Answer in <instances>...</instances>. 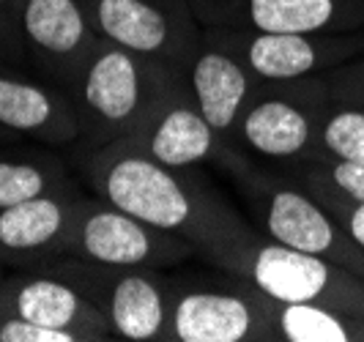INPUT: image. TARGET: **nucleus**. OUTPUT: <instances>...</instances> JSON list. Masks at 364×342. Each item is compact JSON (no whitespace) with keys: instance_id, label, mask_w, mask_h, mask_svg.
Listing matches in <instances>:
<instances>
[{"instance_id":"obj_1","label":"nucleus","mask_w":364,"mask_h":342,"mask_svg":"<svg viewBox=\"0 0 364 342\" xmlns=\"http://www.w3.org/2000/svg\"><path fill=\"white\" fill-rule=\"evenodd\" d=\"M93 195L146 219L162 230L189 238L198 257L225 269L257 228L238 214L214 183L195 170L156 162L129 140H115L96 151L72 156Z\"/></svg>"},{"instance_id":"obj_16","label":"nucleus","mask_w":364,"mask_h":342,"mask_svg":"<svg viewBox=\"0 0 364 342\" xmlns=\"http://www.w3.org/2000/svg\"><path fill=\"white\" fill-rule=\"evenodd\" d=\"M0 312L80 334L82 342L115 340L112 326L88 296L47 271H14L0 282Z\"/></svg>"},{"instance_id":"obj_13","label":"nucleus","mask_w":364,"mask_h":342,"mask_svg":"<svg viewBox=\"0 0 364 342\" xmlns=\"http://www.w3.org/2000/svg\"><path fill=\"white\" fill-rule=\"evenodd\" d=\"M85 198L77 181H66L47 195L0 211V266L33 271L66 255L77 208Z\"/></svg>"},{"instance_id":"obj_28","label":"nucleus","mask_w":364,"mask_h":342,"mask_svg":"<svg viewBox=\"0 0 364 342\" xmlns=\"http://www.w3.org/2000/svg\"><path fill=\"white\" fill-rule=\"evenodd\" d=\"M0 269H3V266H0ZM0 282H3V274H0Z\"/></svg>"},{"instance_id":"obj_2","label":"nucleus","mask_w":364,"mask_h":342,"mask_svg":"<svg viewBox=\"0 0 364 342\" xmlns=\"http://www.w3.org/2000/svg\"><path fill=\"white\" fill-rule=\"evenodd\" d=\"M181 77L183 72L162 60L99 38L66 88L80 124V137L69 148V159L134 134Z\"/></svg>"},{"instance_id":"obj_12","label":"nucleus","mask_w":364,"mask_h":342,"mask_svg":"<svg viewBox=\"0 0 364 342\" xmlns=\"http://www.w3.org/2000/svg\"><path fill=\"white\" fill-rule=\"evenodd\" d=\"M183 80L203 118L225 143H230L241 112L260 85L241 58L236 33L225 28H203L183 69Z\"/></svg>"},{"instance_id":"obj_3","label":"nucleus","mask_w":364,"mask_h":342,"mask_svg":"<svg viewBox=\"0 0 364 342\" xmlns=\"http://www.w3.org/2000/svg\"><path fill=\"white\" fill-rule=\"evenodd\" d=\"M241 195L257 233L299 252L328 257L364 277V250L301 183L225 145L214 162Z\"/></svg>"},{"instance_id":"obj_6","label":"nucleus","mask_w":364,"mask_h":342,"mask_svg":"<svg viewBox=\"0 0 364 342\" xmlns=\"http://www.w3.org/2000/svg\"><path fill=\"white\" fill-rule=\"evenodd\" d=\"M47 271L72 282L102 309L118 340L164 342L170 309V271L146 266H105L74 255L55 257Z\"/></svg>"},{"instance_id":"obj_17","label":"nucleus","mask_w":364,"mask_h":342,"mask_svg":"<svg viewBox=\"0 0 364 342\" xmlns=\"http://www.w3.org/2000/svg\"><path fill=\"white\" fill-rule=\"evenodd\" d=\"M124 140L134 143L156 162L178 170H195L198 164L217 162L219 151L228 145L203 118L183 77L154 107L143 127Z\"/></svg>"},{"instance_id":"obj_5","label":"nucleus","mask_w":364,"mask_h":342,"mask_svg":"<svg viewBox=\"0 0 364 342\" xmlns=\"http://www.w3.org/2000/svg\"><path fill=\"white\" fill-rule=\"evenodd\" d=\"M328 99L326 77L260 82L228 145L274 170L307 162L318 151V124Z\"/></svg>"},{"instance_id":"obj_7","label":"nucleus","mask_w":364,"mask_h":342,"mask_svg":"<svg viewBox=\"0 0 364 342\" xmlns=\"http://www.w3.org/2000/svg\"><path fill=\"white\" fill-rule=\"evenodd\" d=\"M228 271L252 279L277 301L323 304L364 318V277L328 257L299 252L255 233L228 260Z\"/></svg>"},{"instance_id":"obj_26","label":"nucleus","mask_w":364,"mask_h":342,"mask_svg":"<svg viewBox=\"0 0 364 342\" xmlns=\"http://www.w3.org/2000/svg\"><path fill=\"white\" fill-rule=\"evenodd\" d=\"M0 140H17V137H11L6 129H0Z\"/></svg>"},{"instance_id":"obj_19","label":"nucleus","mask_w":364,"mask_h":342,"mask_svg":"<svg viewBox=\"0 0 364 342\" xmlns=\"http://www.w3.org/2000/svg\"><path fill=\"white\" fill-rule=\"evenodd\" d=\"M277 342H364V318L323 304L274 299Z\"/></svg>"},{"instance_id":"obj_8","label":"nucleus","mask_w":364,"mask_h":342,"mask_svg":"<svg viewBox=\"0 0 364 342\" xmlns=\"http://www.w3.org/2000/svg\"><path fill=\"white\" fill-rule=\"evenodd\" d=\"M66 255L105 263V266H146V269H178L198 257L189 238L148 225L105 198H82L74 216Z\"/></svg>"},{"instance_id":"obj_21","label":"nucleus","mask_w":364,"mask_h":342,"mask_svg":"<svg viewBox=\"0 0 364 342\" xmlns=\"http://www.w3.org/2000/svg\"><path fill=\"white\" fill-rule=\"evenodd\" d=\"M315 156L364 162V107L343 99H328L318 124V151ZM312 156V159H315Z\"/></svg>"},{"instance_id":"obj_20","label":"nucleus","mask_w":364,"mask_h":342,"mask_svg":"<svg viewBox=\"0 0 364 342\" xmlns=\"http://www.w3.org/2000/svg\"><path fill=\"white\" fill-rule=\"evenodd\" d=\"M279 173L301 183L318 200L364 203V162H340V159L315 156L285 167Z\"/></svg>"},{"instance_id":"obj_15","label":"nucleus","mask_w":364,"mask_h":342,"mask_svg":"<svg viewBox=\"0 0 364 342\" xmlns=\"http://www.w3.org/2000/svg\"><path fill=\"white\" fill-rule=\"evenodd\" d=\"M0 129L50 148H72L80 137L69 93L9 60H0Z\"/></svg>"},{"instance_id":"obj_11","label":"nucleus","mask_w":364,"mask_h":342,"mask_svg":"<svg viewBox=\"0 0 364 342\" xmlns=\"http://www.w3.org/2000/svg\"><path fill=\"white\" fill-rule=\"evenodd\" d=\"M17 17L28 63L66 90L99 44L85 0H22Z\"/></svg>"},{"instance_id":"obj_23","label":"nucleus","mask_w":364,"mask_h":342,"mask_svg":"<svg viewBox=\"0 0 364 342\" xmlns=\"http://www.w3.org/2000/svg\"><path fill=\"white\" fill-rule=\"evenodd\" d=\"M323 77H326L328 93L334 99L353 102V105H362L364 107V53L356 55L353 60L343 63V66L331 69Z\"/></svg>"},{"instance_id":"obj_27","label":"nucleus","mask_w":364,"mask_h":342,"mask_svg":"<svg viewBox=\"0 0 364 342\" xmlns=\"http://www.w3.org/2000/svg\"><path fill=\"white\" fill-rule=\"evenodd\" d=\"M9 3H11V6H14V9H17L19 3H22V0H9Z\"/></svg>"},{"instance_id":"obj_14","label":"nucleus","mask_w":364,"mask_h":342,"mask_svg":"<svg viewBox=\"0 0 364 342\" xmlns=\"http://www.w3.org/2000/svg\"><path fill=\"white\" fill-rule=\"evenodd\" d=\"M244 63L257 82L323 77L364 53V31L350 33H257L233 31Z\"/></svg>"},{"instance_id":"obj_9","label":"nucleus","mask_w":364,"mask_h":342,"mask_svg":"<svg viewBox=\"0 0 364 342\" xmlns=\"http://www.w3.org/2000/svg\"><path fill=\"white\" fill-rule=\"evenodd\" d=\"M99 38L183 72L200 38L189 0H85Z\"/></svg>"},{"instance_id":"obj_22","label":"nucleus","mask_w":364,"mask_h":342,"mask_svg":"<svg viewBox=\"0 0 364 342\" xmlns=\"http://www.w3.org/2000/svg\"><path fill=\"white\" fill-rule=\"evenodd\" d=\"M0 342H82L80 334L0 312Z\"/></svg>"},{"instance_id":"obj_18","label":"nucleus","mask_w":364,"mask_h":342,"mask_svg":"<svg viewBox=\"0 0 364 342\" xmlns=\"http://www.w3.org/2000/svg\"><path fill=\"white\" fill-rule=\"evenodd\" d=\"M72 181L63 156L50 145H19L17 140H0V211L47 195Z\"/></svg>"},{"instance_id":"obj_10","label":"nucleus","mask_w":364,"mask_h":342,"mask_svg":"<svg viewBox=\"0 0 364 342\" xmlns=\"http://www.w3.org/2000/svg\"><path fill=\"white\" fill-rule=\"evenodd\" d=\"M200 28L257 33L364 31V0H189Z\"/></svg>"},{"instance_id":"obj_25","label":"nucleus","mask_w":364,"mask_h":342,"mask_svg":"<svg viewBox=\"0 0 364 342\" xmlns=\"http://www.w3.org/2000/svg\"><path fill=\"white\" fill-rule=\"evenodd\" d=\"M331 214L340 219L350 238L364 250V203H346V200H321Z\"/></svg>"},{"instance_id":"obj_4","label":"nucleus","mask_w":364,"mask_h":342,"mask_svg":"<svg viewBox=\"0 0 364 342\" xmlns=\"http://www.w3.org/2000/svg\"><path fill=\"white\" fill-rule=\"evenodd\" d=\"M164 342H277L274 299L236 271L170 274Z\"/></svg>"},{"instance_id":"obj_24","label":"nucleus","mask_w":364,"mask_h":342,"mask_svg":"<svg viewBox=\"0 0 364 342\" xmlns=\"http://www.w3.org/2000/svg\"><path fill=\"white\" fill-rule=\"evenodd\" d=\"M0 60L25 66L28 53L22 44V31H19L17 9L9 0H0Z\"/></svg>"}]
</instances>
